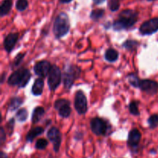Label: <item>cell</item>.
Instances as JSON below:
<instances>
[{
	"label": "cell",
	"mask_w": 158,
	"mask_h": 158,
	"mask_svg": "<svg viewBox=\"0 0 158 158\" xmlns=\"http://www.w3.org/2000/svg\"><path fill=\"white\" fill-rule=\"evenodd\" d=\"M138 19V12L133 9H127L119 14L118 19L113 23V29L115 31H121L132 27Z\"/></svg>",
	"instance_id": "cell-1"
},
{
	"label": "cell",
	"mask_w": 158,
	"mask_h": 158,
	"mask_svg": "<svg viewBox=\"0 0 158 158\" xmlns=\"http://www.w3.org/2000/svg\"><path fill=\"white\" fill-rule=\"evenodd\" d=\"M70 29L69 16L64 12H62L56 17L53 24V33L56 39L65 36Z\"/></svg>",
	"instance_id": "cell-2"
},
{
	"label": "cell",
	"mask_w": 158,
	"mask_h": 158,
	"mask_svg": "<svg viewBox=\"0 0 158 158\" xmlns=\"http://www.w3.org/2000/svg\"><path fill=\"white\" fill-rule=\"evenodd\" d=\"M31 78L30 71L27 69H19L15 71L8 79V84L10 86H18L23 88L29 83Z\"/></svg>",
	"instance_id": "cell-3"
},
{
	"label": "cell",
	"mask_w": 158,
	"mask_h": 158,
	"mask_svg": "<svg viewBox=\"0 0 158 158\" xmlns=\"http://www.w3.org/2000/svg\"><path fill=\"white\" fill-rule=\"evenodd\" d=\"M81 69L77 66L73 65H69L67 67L65 68V71L62 76L64 87L66 89H69L72 87L74 81L78 79L80 76Z\"/></svg>",
	"instance_id": "cell-4"
},
{
	"label": "cell",
	"mask_w": 158,
	"mask_h": 158,
	"mask_svg": "<svg viewBox=\"0 0 158 158\" xmlns=\"http://www.w3.org/2000/svg\"><path fill=\"white\" fill-rule=\"evenodd\" d=\"M62 73L60 68L56 65H52L48 76L47 83L49 89L51 91H54L58 88L62 80Z\"/></svg>",
	"instance_id": "cell-5"
},
{
	"label": "cell",
	"mask_w": 158,
	"mask_h": 158,
	"mask_svg": "<svg viewBox=\"0 0 158 158\" xmlns=\"http://www.w3.org/2000/svg\"><path fill=\"white\" fill-rule=\"evenodd\" d=\"M90 128L94 134L97 136H103L107 133L109 130V125L103 119L95 117L91 120Z\"/></svg>",
	"instance_id": "cell-6"
},
{
	"label": "cell",
	"mask_w": 158,
	"mask_h": 158,
	"mask_svg": "<svg viewBox=\"0 0 158 158\" xmlns=\"http://www.w3.org/2000/svg\"><path fill=\"white\" fill-rule=\"evenodd\" d=\"M74 106L79 114H85L88 110L87 99L82 90H77L74 98Z\"/></svg>",
	"instance_id": "cell-7"
},
{
	"label": "cell",
	"mask_w": 158,
	"mask_h": 158,
	"mask_svg": "<svg viewBox=\"0 0 158 158\" xmlns=\"http://www.w3.org/2000/svg\"><path fill=\"white\" fill-rule=\"evenodd\" d=\"M140 34L143 35H150L158 31V17L145 21L139 28Z\"/></svg>",
	"instance_id": "cell-8"
},
{
	"label": "cell",
	"mask_w": 158,
	"mask_h": 158,
	"mask_svg": "<svg viewBox=\"0 0 158 158\" xmlns=\"http://www.w3.org/2000/svg\"><path fill=\"white\" fill-rule=\"evenodd\" d=\"M54 107L58 111L60 117L63 118H67L71 114L70 103L69 100L66 99H60L57 100L54 103Z\"/></svg>",
	"instance_id": "cell-9"
},
{
	"label": "cell",
	"mask_w": 158,
	"mask_h": 158,
	"mask_svg": "<svg viewBox=\"0 0 158 158\" xmlns=\"http://www.w3.org/2000/svg\"><path fill=\"white\" fill-rule=\"evenodd\" d=\"M47 137L53 145V150L56 153L60 151L62 141V135L60 130L56 127H52L47 133Z\"/></svg>",
	"instance_id": "cell-10"
},
{
	"label": "cell",
	"mask_w": 158,
	"mask_h": 158,
	"mask_svg": "<svg viewBox=\"0 0 158 158\" xmlns=\"http://www.w3.org/2000/svg\"><path fill=\"white\" fill-rule=\"evenodd\" d=\"M51 64L49 62L46 61V60H42V61L38 62L34 65L33 70L34 73L36 74L37 76L42 79H44L47 75H49V73L50 71Z\"/></svg>",
	"instance_id": "cell-11"
},
{
	"label": "cell",
	"mask_w": 158,
	"mask_h": 158,
	"mask_svg": "<svg viewBox=\"0 0 158 158\" xmlns=\"http://www.w3.org/2000/svg\"><path fill=\"white\" fill-rule=\"evenodd\" d=\"M139 88L147 94L154 95L157 94L158 90V83L154 80H140Z\"/></svg>",
	"instance_id": "cell-12"
},
{
	"label": "cell",
	"mask_w": 158,
	"mask_h": 158,
	"mask_svg": "<svg viewBox=\"0 0 158 158\" xmlns=\"http://www.w3.org/2000/svg\"><path fill=\"white\" fill-rule=\"evenodd\" d=\"M19 39V34L17 32H12L9 33L5 37L4 41H3V46H4L5 50L7 52H10L13 50L15 44L17 43V40Z\"/></svg>",
	"instance_id": "cell-13"
},
{
	"label": "cell",
	"mask_w": 158,
	"mask_h": 158,
	"mask_svg": "<svg viewBox=\"0 0 158 158\" xmlns=\"http://www.w3.org/2000/svg\"><path fill=\"white\" fill-rule=\"evenodd\" d=\"M141 139V134L137 129H133L130 131L128 134L127 143L131 148H136L138 146L140 140Z\"/></svg>",
	"instance_id": "cell-14"
},
{
	"label": "cell",
	"mask_w": 158,
	"mask_h": 158,
	"mask_svg": "<svg viewBox=\"0 0 158 158\" xmlns=\"http://www.w3.org/2000/svg\"><path fill=\"white\" fill-rule=\"evenodd\" d=\"M43 88H44V81L43 79L38 78L35 80V83H33V86L32 87V94L34 96H40L43 94Z\"/></svg>",
	"instance_id": "cell-15"
},
{
	"label": "cell",
	"mask_w": 158,
	"mask_h": 158,
	"mask_svg": "<svg viewBox=\"0 0 158 158\" xmlns=\"http://www.w3.org/2000/svg\"><path fill=\"white\" fill-rule=\"evenodd\" d=\"M12 7V0H2L0 6V15L1 17L8 15Z\"/></svg>",
	"instance_id": "cell-16"
},
{
	"label": "cell",
	"mask_w": 158,
	"mask_h": 158,
	"mask_svg": "<svg viewBox=\"0 0 158 158\" xmlns=\"http://www.w3.org/2000/svg\"><path fill=\"white\" fill-rule=\"evenodd\" d=\"M45 114V110L44 108L42 107V106H37L34 109L33 112L32 114V123H37L38 122H40V120H41L42 117L44 116Z\"/></svg>",
	"instance_id": "cell-17"
},
{
	"label": "cell",
	"mask_w": 158,
	"mask_h": 158,
	"mask_svg": "<svg viewBox=\"0 0 158 158\" xmlns=\"http://www.w3.org/2000/svg\"><path fill=\"white\" fill-rule=\"evenodd\" d=\"M44 132V129L41 127H37L33 128V129L30 130L28 132L27 135H26V140L29 142H32L37 136H40Z\"/></svg>",
	"instance_id": "cell-18"
},
{
	"label": "cell",
	"mask_w": 158,
	"mask_h": 158,
	"mask_svg": "<svg viewBox=\"0 0 158 158\" xmlns=\"http://www.w3.org/2000/svg\"><path fill=\"white\" fill-rule=\"evenodd\" d=\"M105 60L108 62H110V63H113V62L117 61V59L119 57V53L117 50L114 49H108L105 52Z\"/></svg>",
	"instance_id": "cell-19"
},
{
	"label": "cell",
	"mask_w": 158,
	"mask_h": 158,
	"mask_svg": "<svg viewBox=\"0 0 158 158\" xmlns=\"http://www.w3.org/2000/svg\"><path fill=\"white\" fill-rule=\"evenodd\" d=\"M23 100L20 97H14L11 100L10 103H9V110L10 111H15L17 109H19L20 106L23 104Z\"/></svg>",
	"instance_id": "cell-20"
},
{
	"label": "cell",
	"mask_w": 158,
	"mask_h": 158,
	"mask_svg": "<svg viewBox=\"0 0 158 158\" xmlns=\"http://www.w3.org/2000/svg\"><path fill=\"white\" fill-rule=\"evenodd\" d=\"M104 13L105 10L103 9H94V10L91 11L89 17H90L91 19H93L94 21H98L99 19L103 18V15H104Z\"/></svg>",
	"instance_id": "cell-21"
},
{
	"label": "cell",
	"mask_w": 158,
	"mask_h": 158,
	"mask_svg": "<svg viewBox=\"0 0 158 158\" xmlns=\"http://www.w3.org/2000/svg\"><path fill=\"white\" fill-rule=\"evenodd\" d=\"M139 104L140 102L137 100L131 101L129 104V110L132 115L139 116L140 115V111H139Z\"/></svg>",
	"instance_id": "cell-22"
},
{
	"label": "cell",
	"mask_w": 158,
	"mask_h": 158,
	"mask_svg": "<svg viewBox=\"0 0 158 158\" xmlns=\"http://www.w3.org/2000/svg\"><path fill=\"white\" fill-rule=\"evenodd\" d=\"M139 46L138 42L136 41V40H128L127 41H125L123 43V46L125 48V49H128V50H135L137 49V46Z\"/></svg>",
	"instance_id": "cell-23"
},
{
	"label": "cell",
	"mask_w": 158,
	"mask_h": 158,
	"mask_svg": "<svg viewBox=\"0 0 158 158\" xmlns=\"http://www.w3.org/2000/svg\"><path fill=\"white\" fill-rule=\"evenodd\" d=\"M127 79L130 84H131V86H133L134 87H136V88H139V86H140V80L136 74L131 73L130 75H128Z\"/></svg>",
	"instance_id": "cell-24"
},
{
	"label": "cell",
	"mask_w": 158,
	"mask_h": 158,
	"mask_svg": "<svg viewBox=\"0 0 158 158\" xmlns=\"http://www.w3.org/2000/svg\"><path fill=\"white\" fill-rule=\"evenodd\" d=\"M28 111L26 109H20L19 110L18 112L16 113V118L20 123H23V122H25L28 118Z\"/></svg>",
	"instance_id": "cell-25"
},
{
	"label": "cell",
	"mask_w": 158,
	"mask_h": 158,
	"mask_svg": "<svg viewBox=\"0 0 158 158\" xmlns=\"http://www.w3.org/2000/svg\"><path fill=\"white\" fill-rule=\"evenodd\" d=\"M29 6V2L28 0H17L15 2V8L19 12H23L26 10Z\"/></svg>",
	"instance_id": "cell-26"
},
{
	"label": "cell",
	"mask_w": 158,
	"mask_h": 158,
	"mask_svg": "<svg viewBox=\"0 0 158 158\" xmlns=\"http://www.w3.org/2000/svg\"><path fill=\"white\" fill-rule=\"evenodd\" d=\"M148 124L151 129H154L158 126V115L157 114H154V115H151L149 117L148 120Z\"/></svg>",
	"instance_id": "cell-27"
},
{
	"label": "cell",
	"mask_w": 158,
	"mask_h": 158,
	"mask_svg": "<svg viewBox=\"0 0 158 158\" xmlns=\"http://www.w3.org/2000/svg\"><path fill=\"white\" fill-rule=\"evenodd\" d=\"M120 0H109L108 7L111 12H116L120 9Z\"/></svg>",
	"instance_id": "cell-28"
},
{
	"label": "cell",
	"mask_w": 158,
	"mask_h": 158,
	"mask_svg": "<svg viewBox=\"0 0 158 158\" xmlns=\"http://www.w3.org/2000/svg\"><path fill=\"white\" fill-rule=\"evenodd\" d=\"M48 141L46 139H39L36 142H35V148L37 150H44L46 149V147L48 146Z\"/></svg>",
	"instance_id": "cell-29"
},
{
	"label": "cell",
	"mask_w": 158,
	"mask_h": 158,
	"mask_svg": "<svg viewBox=\"0 0 158 158\" xmlns=\"http://www.w3.org/2000/svg\"><path fill=\"white\" fill-rule=\"evenodd\" d=\"M24 54L23 53H19L17 54L16 56L15 57V59H14L13 60V63H12V66L14 67H16V66H18L20 64V63H21V61L23 60V59L24 58Z\"/></svg>",
	"instance_id": "cell-30"
},
{
	"label": "cell",
	"mask_w": 158,
	"mask_h": 158,
	"mask_svg": "<svg viewBox=\"0 0 158 158\" xmlns=\"http://www.w3.org/2000/svg\"><path fill=\"white\" fill-rule=\"evenodd\" d=\"M14 125H15V119L12 118L9 120V121L7 123V125H6V128H7V131L9 132V135L12 134V133L13 132V128Z\"/></svg>",
	"instance_id": "cell-31"
},
{
	"label": "cell",
	"mask_w": 158,
	"mask_h": 158,
	"mask_svg": "<svg viewBox=\"0 0 158 158\" xmlns=\"http://www.w3.org/2000/svg\"><path fill=\"white\" fill-rule=\"evenodd\" d=\"M6 140V131H5L4 128L1 127V132H0V141H1V144H3L4 142Z\"/></svg>",
	"instance_id": "cell-32"
},
{
	"label": "cell",
	"mask_w": 158,
	"mask_h": 158,
	"mask_svg": "<svg viewBox=\"0 0 158 158\" xmlns=\"http://www.w3.org/2000/svg\"><path fill=\"white\" fill-rule=\"evenodd\" d=\"M105 1H106V0H93V2H94V3L95 5L103 4Z\"/></svg>",
	"instance_id": "cell-33"
},
{
	"label": "cell",
	"mask_w": 158,
	"mask_h": 158,
	"mask_svg": "<svg viewBox=\"0 0 158 158\" xmlns=\"http://www.w3.org/2000/svg\"><path fill=\"white\" fill-rule=\"evenodd\" d=\"M0 158H9V157L6 153H4L3 151H1V152H0Z\"/></svg>",
	"instance_id": "cell-34"
},
{
	"label": "cell",
	"mask_w": 158,
	"mask_h": 158,
	"mask_svg": "<svg viewBox=\"0 0 158 158\" xmlns=\"http://www.w3.org/2000/svg\"><path fill=\"white\" fill-rule=\"evenodd\" d=\"M73 0H60V3H62V4H67V3H69L71 2Z\"/></svg>",
	"instance_id": "cell-35"
},
{
	"label": "cell",
	"mask_w": 158,
	"mask_h": 158,
	"mask_svg": "<svg viewBox=\"0 0 158 158\" xmlns=\"http://www.w3.org/2000/svg\"><path fill=\"white\" fill-rule=\"evenodd\" d=\"M147 1H148V2H153V1H154V0H147Z\"/></svg>",
	"instance_id": "cell-36"
}]
</instances>
